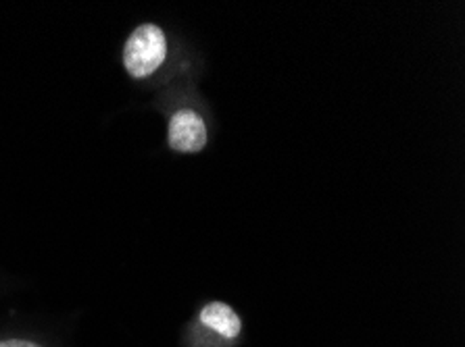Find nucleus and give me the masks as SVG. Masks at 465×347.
Wrapping results in <instances>:
<instances>
[{
	"mask_svg": "<svg viewBox=\"0 0 465 347\" xmlns=\"http://www.w3.org/2000/svg\"><path fill=\"white\" fill-rule=\"evenodd\" d=\"M0 347H42L36 342H30V339H3Z\"/></svg>",
	"mask_w": 465,
	"mask_h": 347,
	"instance_id": "nucleus-4",
	"label": "nucleus"
},
{
	"mask_svg": "<svg viewBox=\"0 0 465 347\" xmlns=\"http://www.w3.org/2000/svg\"><path fill=\"white\" fill-rule=\"evenodd\" d=\"M169 56L167 34L157 24H143L124 44V67L132 80H149L165 65Z\"/></svg>",
	"mask_w": 465,
	"mask_h": 347,
	"instance_id": "nucleus-2",
	"label": "nucleus"
},
{
	"mask_svg": "<svg viewBox=\"0 0 465 347\" xmlns=\"http://www.w3.org/2000/svg\"><path fill=\"white\" fill-rule=\"evenodd\" d=\"M242 333V318L230 304L207 302L186 331L188 347H234Z\"/></svg>",
	"mask_w": 465,
	"mask_h": 347,
	"instance_id": "nucleus-1",
	"label": "nucleus"
},
{
	"mask_svg": "<svg viewBox=\"0 0 465 347\" xmlns=\"http://www.w3.org/2000/svg\"><path fill=\"white\" fill-rule=\"evenodd\" d=\"M209 144V125L201 106L184 102L167 115V148L178 154H199Z\"/></svg>",
	"mask_w": 465,
	"mask_h": 347,
	"instance_id": "nucleus-3",
	"label": "nucleus"
}]
</instances>
